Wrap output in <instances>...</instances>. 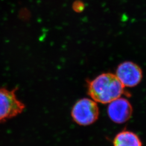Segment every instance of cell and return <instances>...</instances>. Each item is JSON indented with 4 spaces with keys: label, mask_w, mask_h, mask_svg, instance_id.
Wrapping results in <instances>:
<instances>
[{
    "label": "cell",
    "mask_w": 146,
    "mask_h": 146,
    "mask_svg": "<svg viewBox=\"0 0 146 146\" xmlns=\"http://www.w3.org/2000/svg\"><path fill=\"white\" fill-rule=\"evenodd\" d=\"M87 83L88 94L92 99L102 104H109L124 92L125 87L111 73L102 74Z\"/></svg>",
    "instance_id": "cell-1"
},
{
    "label": "cell",
    "mask_w": 146,
    "mask_h": 146,
    "mask_svg": "<svg viewBox=\"0 0 146 146\" xmlns=\"http://www.w3.org/2000/svg\"><path fill=\"white\" fill-rule=\"evenodd\" d=\"M99 114L97 102L88 98L78 100L74 105L71 111L73 121L82 126L94 123L98 119Z\"/></svg>",
    "instance_id": "cell-2"
},
{
    "label": "cell",
    "mask_w": 146,
    "mask_h": 146,
    "mask_svg": "<svg viewBox=\"0 0 146 146\" xmlns=\"http://www.w3.org/2000/svg\"><path fill=\"white\" fill-rule=\"evenodd\" d=\"M25 108V104L17 98L16 89L0 88V121L15 117Z\"/></svg>",
    "instance_id": "cell-3"
},
{
    "label": "cell",
    "mask_w": 146,
    "mask_h": 146,
    "mask_svg": "<svg viewBox=\"0 0 146 146\" xmlns=\"http://www.w3.org/2000/svg\"><path fill=\"white\" fill-rule=\"evenodd\" d=\"M115 75L125 87H133L140 82L142 72L135 63L125 62L118 66Z\"/></svg>",
    "instance_id": "cell-4"
},
{
    "label": "cell",
    "mask_w": 146,
    "mask_h": 146,
    "mask_svg": "<svg viewBox=\"0 0 146 146\" xmlns=\"http://www.w3.org/2000/svg\"><path fill=\"white\" fill-rule=\"evenodd\" d=\"M133 108L125 98H119L109 103L107 113L110 119L116 123H123L131 118Z\"/></svg>",
    "instance_id": "cell-5"
},
{
    "label": "cell",
    "mask_w": 146,
    "mask_h": 146,
    "mask_svg": "<svg viewBox=\"0 0 146 146\" xmlns=\"http://www.w3.org/2000/svg\"><path fill=\"white\" fill-rule=\"evenodd\" d=\"M114 146H142L139 137L129 131H123L115 136Z\"/></svg>",
    "instance_id": "cell-6"
},
{
    "label": "cell",
    "mask_w": 146,
    "mask_h": 146,
    "mask_svg": "<svg viewBox=\"0 0 146 146\" xmlns=\"http://www.w3.org/2000/svg\"><path fill=\"white\" fill-rule=\"evenodd\" d=\"M73 7H74V11L78 10V11H80V10H82L83 9L84 4L81 2H76L74 3Z\"/></svg>",
    "instance_id": "cell-7"
}]
</instances>
